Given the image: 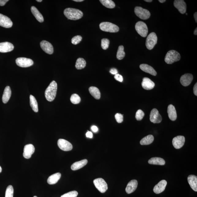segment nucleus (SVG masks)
<instances>
[{
	"mask_svg": "<svg viewBox=\"0 0 197 197\" xmlns=\"http://www.w3.org/2000/svg\"><path fill=\"white\" fill-rule=\"evenodd\" d=\"M64 14L68 20H77L81 18L83 13L79 9L72 8H66L64 11Z\"/></svg>",
	"mask_w": 197,
	"mask_h": 197,
	"instance_id": "f257e3e1",
	"label": "nucleus"
},
{
	"mask_svg": "<svg viewBox=\"0 0 197 197\" xmlns=\"http://www.w3.org/2000/svg\"><path fill=\"white\" fill-rule=\"evenodd\" d=\"M57 89L56 82L53 81L50 84L45 91V97L47 101L52 102L56 97Z\"/></svg>",
	"mask_w": 197,
	"mask_h": 197,
	"instance_id": "f03ea898",
	"label": "nucleus"
},
{
	"mask_svg": "<svg viewBox=\"0 0 197 197\" xmlns=\"http://www.w3.org/2000/svg\"><path fill=\"white\" fill-rule=\"evenodd\" d=\"M181 55L177 51L171 50L168 51L165 55V62L168 64H172L180 60Z\"/></svg>",
	"mask_w": 197,
	"mask_h": 197,
	"instance_id": "7ed1b4c3",
	"label": "nucleus"
},
{
	"mask_svg": "<svg viewBox=\"0 0 197 197\" xmlns=\"http://www.w3.org/2000/svg\"><path fill=\"white\" fill-rule=\"evenodd\" d=\"M101 30L103 31L110 32H116L119 31L118 26L112 23L103 22L99 25Z\"/></svg>",
	"mask_w": 197,
	"mask_h": 197,
	"instance_id": "20e7f679",
	"label": "nucleus"
},
{
	"mask_svg": "<svg viewBox=\"0 0 197 197\" xmlns=\"http://www.w3.org/2000/svg\"><path fill=\"white\" fill-rule=\"evenodd\" d=\"M135 28L137 32L142 37H146L148 30L147 25L144 22L139 21L135 24Z\"/></svg>",
	"mask_w": 197,
	"mask_h": 197,
	"instance_id": "39448f33",
	"label": "nucleus"
},
{
	"mask_svg": "<svg viewBox=\"0 0 197 197\" xmlns=\"http://www.w3.org/2000/svg\"><path fill=\"white\" fill-rule=\"evenodd\" d=\"M134 12L136 15L142 20H147L150 16V11L141 7H136L134 9Z\"/></svg>",
	"mask_w": 197,
	"mask_h": 197,
	"instance_id": "423d86ee",
	"label": "nucleus"
},
{
	"mask_svg": "<svg viewBox=\"0 0 197 197\" xmlns=\"http://www.w3.org/2000/svg\"><path fill=\"white\" fill-rule=\"evenodd\" d=\"M157 37L155 32H151L147 37L146 46L147 49L152 50L157 43Z\"/></svg>",
	"mask_w": 197,
	"mask_h": 197,
	"instance_id": "0eeeda50",
	"label": "nucleus"
},
{
	"mask_svg": "<svg viewBox=\"0 0 197 197\" xmlns=\"http://www.w3.org/2000/svg\"><path fill=\"white\" fill-rule=\"evenodd\" d=\"M93 184L96 188L101 193L106 192L108 189V185L106 182L102 178H97L94 180Z\"/></svg>",
	"mask_w": 197,
	"mask_h": 197,
	"instance_id": "6e6552de",
	"label": "nucleus"
},
{
	"mask_svg": "<svg viewBox=\"0 0 197 197\" xmlns=\"http://www.w3.org/2000/svg\"><path fill=\"white\" fill-rule=\"evenodd\" d=\"M16 63L18 66L22 68L28 67L34 64L33 61L32 59L25 57L17 58L16 60Z\"/></svg>",
	"mask_w": 197,
	"mask_h": 197,
	"instance_id": "1a4fd4ad",
	"label": "nucleus"
},
{
	"mask_svg": "<svg viewBox=\"0 0 197 197\" xmlns=\"http://www.w3.org/2000/svg\"><path fill=\"white\" fill-rule=\"evenodd\" d=\"M57 144L59 148L63 151H70L73 149L71 143L64 139H59L57 142Z\"/></svg>",
	"mask_w": 197,
	"mask_h": 197,
	"instance_id": "9d476101",
	"label": "nucleus"
},
{
	"mask_svg": "<svg viewBox=\"0 0 197 197\" xmlns=\"http://www.w3.org/2000/svg\"><path fill=\"white\" fill-rule=\"evenodd\" d=\"M150 121L154 123H160L161 122L162 118L161 115L159 113L157 109L154 108L151 111L150 115Z\"/></svg>",
	"mask_w": 197,
	"mask_h": 197,
	"instance_id": "9b49d317",
	"label": "nucleus"
},
{
	"mask_svg": "<svg viewBox=\"0 0 197 197\" xmlns=\"http://www.w3.org/2000/svg\"><path fill=\"white\" fill-rule=\"evenodd\" d=\"M13 26V22L8 17L0 14V26L9 28Z\"/></svg>",
	"mask_w": 197,
	"mask_h": 197,
	"instance_id": "f8f14e48",
	"label": "nucleus"
},
{
	"mask_svg": "<svg viewBox=\"0 0 197 197\" xmlns=\"http://www.w3.org/2000/svg\"><path fill=\"white\" fill-rule=\"evenodd\" d=\"M185 142V137L183 136H177L174 138L172 140L173 146L176 149H179L184 145Z\"/></svg>",
	"mask_w": 197,
	"mask_h": 197,
	"instance_id": "ddd939ff",
	"label": "nucleus"
},
{
	"mask_svg": "<svg viewBox=\"0 0 197 197\" xmlns=\"http://www.w3.org/2000/svg\"><path fill=\"white\" fill-rule=\"evenodd\" d=\"M174 5L181 14H184L186 12L187 5L184 1L175 0L174 2Z\"/></svg>",
	"mask_w": 197,
	"mask_h": 197,
	"instance_id": "4468645a",
	"label": "nucleus"
},
{
	"mask_svg": "<svg viewBox=\"0 0 197 197\" xmlns=\"http://www.w3.org/2000/svg\"><path fill=\"white\" fill-rule=\"evenodd\" d=\"M40 46L41 49L47 54L49 55L53 54L54 51L53 47L51 44L49 42L44 40L40 43Z\"/></svg>",
	"mask_w": 197,
	"mask_h": 197,
	"instance_id": "2eb2a0df",
	"label": "nucleus"
},
{
	"mask_svg": "<svg viewBox=\"0 0 197 197\" xmlns=\"http://www.w3.org/2000/svg\"><path fill=\"white\" fill-rule=\"evenodd\" d=\"M35 151V148L31 144L26 145L25 146L24 150L23 156L26 159L31 157L32 155Z\"/></svg>",
	"mask_w": 197,
	"mask_h": 197,
	"instance_id": "dca6fc26",
	"label": "nucleus"
},
{
	"mask_svg": "<svg viewBox=\"0 0 197 197\" xmlns=\"http://www.w3.org/2000/svg\"><path fill=\"white\" fill-rule=\"evenodd\" d=\"M193 80L192 74H184L180 78V81L182 85L186 87L190 85Z\"/></svg>",
	"mask_w": 197,
	"mask_h": 197,
	"instance_id": "f3484780",
	"label": "nucleus"
},
{
	"mask_svg": "<svg viewBox=\"0 0 197 197\" xmlns=\"http://www.w3.org/2000/svg\"><path fill=\"white\" fill-rule=\"evenodd\" d=\"M14 49L13 44L6 42L0 43V52L7 53L10 52Z\"/></svg>",
	"mask_w": 197,
	"mask_h": 197,
	"instance_id": "a211bd4d",
	"label": "nucleus"
},
{
	"mask_svg": "<svg viewBox=\"0 0 197 197\" xmlns=\"http://www.w3.org/2000/svg\"><path fill=\"white\" fill-rule=\"evenodd\" d=\"M167 183V181L165 180H162L160 181L154 186L153 189L154 192L156 194H159L163 192L165 190Z\"/></svg>",
	"mask_w": 197,
	"mask_h": 197,
	"instance_id": "6ab92c4d",
	"label": "nucleus"
},
{
	"mask_svg": "<svg viewBox=\"0 0 197 197\" xmlns=\"http://www.w3.org/2000/svg\"><path fill=\"white\" fill-rule=\"evenodd\" d=\"M142 86L143 89L149 90L153 89L155 83L149 78H144L143 79Z\"/></svg>",
	"mask_w": 197,
	"mask_h": 197,
	"instance_id": "aec40b11",
	"label": "nucleus"
},
{
	"mask_svg": "<svg viewBox=\"0 0 197 197\" xmlns=\"http://www.w3.org/2000/svg\"><path fill=\"white\" fill-rule=\"evenodd\" d=\"M138 186L137 181L133 180L129 182L126 187V191L128 194H131L136 189Z\"/></svg>",
	"mask_w": 197,
	"mask_h": 197,
	"instance_id": "412c9836",
	"label": "nucleus"
},
{
	"mask_svg": "<svg viewBox=\"0 0 197 197\" xmlns=\"http://www.w3.org/2000/svg\"><path fill=\"white\" fill-rule=\"evenodd\" d=\"M168 113L170 119L172 121H175L176 119L177 115L175 107L173 105L170 104L168 106Z\"/></svg>",
	"mask_w": 197,
	"mask_h": 197,
	"instance_id": "4be33fe9",
	"label": "nucleus"
},
{
	"mask_svg": "<svg viewBox=\"0 0 197 197\" xmlns=\"http://www.w3.org/2000/svg\"><path fill=\"white\" fill-rule=\"evenodd\" d=\"M139 67L142 71L147 73L150 74L151 75L154 76H156L157 75V72L156 70H154L152 67L149 66L148 64H141L139 66Z\"/></svg>",
	"mask_w": 197,
	"mask_h": 197,
	"instance_id": "5701e85b",
	"label": "nucleus"
},
{
	"mask_svg": "<svg viewBox=\"0 0 197 197\" xmlns=\"http://www.w3.org/2000/svg\"><path fill=\"white\" fill-rule=\"evenodd\" d=\"M188 181L193 190L197 191V177L194 175H190L188 177Z\"/></svg>",
	"mask_w": 197,
	"mask_h": 197,
	"instance_id": "b1692460",
	"label": "nucleus"
},
{
	"mask_svg": "<svg viewBox=\"0 0 197 197\" xmlns=\"http://www.w3.org/2000/svg\"><path fill=\"white\" fill-rule=\"evenodd\" d=\"M87 163L88 160L86 159L82 160L80 161L74 162L71 166V169L73 171H76V170L79 169L86 165Z\"/></svg>",
	"mask_w": 197,
	"mask_h": 197,
	"instance_id": "393cba45",
	"label": "nucleus"
},
{
	"mask_svg": "<svg viewBox=\"0 0 197 197\" xmlns=\"http://www.w3.org/2000/svg\"><path fill=\"white\" fill-rule=\"evenodd\" d=\"M11 95V91L10 87L8 86L6 87L4 91L2 98V100L4 103L6 104L8 102L10 98Z\"/></svg>",
	"mask_w": 197,
	"mask_h": 197,
	"instance_id": "a878e982",
	"label": "nucleus"
},
{
	"mask_svg": "<svg viewBox=\"0 0 197 197\" xmlns=\"http://www.w3.org/2000/svg\"><path fill=\"white\" fill-rule=\"evenodd\" d=\"M61 177V174L57 173L53 174L49 176L47 179V182L49 184L52 185L56 184L60 179Z\"/></svg>",
	"mask_w": 197,
	"mask_h": 197,
	"instance_id": "bb28decb",
	"label": "nucleus"
},
{
	"mask_svg": "<svg viewBox=\"0 0 197 197\" xmlns=\"http://www.w3.org/2000/svg\"><path fill=\"white\" fill-rule=\"evenodd\" d=\"M31 10L32 14L35 17L37 20L40 22H43L44 19L43 16L38 10V9L35 7L32 6Z\"/></svg>",
	"mask_w": 197,
	"mask_h": 197,
	"instance_id": "cd10ccee",
	"label": "nucleus"
},
{
	"mask_svg": "<svg viewBox=\"0 0 197 197\" xmlns=\"http://www.w3.org/2000/svg\"><path fill=\"white\" fill-rule=\"evenodd\" d=\"M148 163L153 165H164L165 164V161L160 157H153L148 161Z\"/></svg>",
	"mask_w": 197,
	"mask_h": 197,
	"instance_id": "c85d7f7f",
	"label": "nucleus"
},
{
	"mask_svg": "<svg viewBox=\"0 0 197 197\" xmlns=\"http://www.w3.org/2000/svg\"><path fill=\"white\" fill-rule=\"evenodd\" d=\"M89 91L90 93L96 99L100 98V93L98 89L95 87H91L89 88Z\"/></svg>",
	"mask_w": 197,
	"mask_h": 197,
	"instance_id": "c756f323",
	"label": "nucleus"
},
{
	"mask_svg": "<svg viewBox=\"0 0 197 197\" xmlns=\"http://www.w3.org/2000/svg\"><path fill=\"white\" fill-rule=\"evenodd\" d=\"M154 140L153 136L152 135H149L141 139L140 143L141 145H149L151 144Z\"/></svg>",
	"mask_w": 197,
	"mask_h": 197,
	"instance_id": "7c9ffc66",
	"label": "nucleus"
},
{
	"mask_svg": "<svg viewBox=\"0 0 197 197\" xmlns=\"http://www.w3.org/2000/svg\"><path fill=\"white\" fill-rule=\"evenodd\" d=\"M30 105L32 107V110L34 112H37L39 111L38 105L37 100L33 96L30 95Z\"/></svg>",
	"mask_w": 197,
	"mask_h": 197,
	"instance_id": "2f4dec72",
	"label": "nucleus"
},
{
	"mask_svg": "<svg viewBox=\"0 0 197 197\" xmlns=\"http://www.w3.org/2000/svg\"><path fill=\"white\" fill-rule=\"evenodd\" d=\"M86 65V62L83 58H79L76 61L75 67L78 70H81L85 68Z\"/></svg>",
	"mask_w": 197,
	"mask_h": 197,
	"instance_id": "473e14b6",
	"label": "nucleus"
},
{
	"mask_svg": "<svg viewBox=\"0 0 197 197\" xmlns=\"http://www.w3.org/2000/svg\"><path fill=\"white\" fill-rule=\"evenodd\" d=\"M100 2L107 8L113 9L116 6L115 4L112 0H100Z\"/></svg>",
	"mask_w": 197,
	"mask_h": 197,
	"instance_id": "72a5a7b5",
	"label": "nucleus"
},
{
	"mask_svg": "<svg viewBox=\"0 0 197 197\" xmlns=\"http://www.w3.org/2000/svg\"><path fill=\"white\" fill-rule=\"evenodd\" d=\"M124 47L123 45L119 46L118 47L116 57L119 60H121L125 57V53L124 51Z\"/></svg>",
	"mask_w": 197,
	"mask_h": 197,
	"instance_id": "f704fd0d",
	"label": "nucleus"
},
{
	"mask_svg": "<svg viewBox=\"0 0 197 197\" xmlns=\"http://www.w3.org/2000/svg\"><path fill=\"white\" fill-rule=\"evenodd\" d=\"M70 101L74 104H78L80 102L81 99L80 97L77 94H74L72 95L70 98Z\"/></svg>",
	"mask_w": 197,
	"mask_h": 197,
	"instance_id": "c9c22d12",
	"label": "nucleus"
},
{
	"mask_svg": "<svg viewBox=\"0 0 197 197\" xmlns=\"http://www.w3.org/2000/svg\"><path fill=\"white\" fill-rule=\"evenodd\" d=\"M14 189L12 185H9L7 187L5 193V197H13Z\"/></svg>",
	"mask_w": 197,
	"mask_h": 197,
	"instance_id": "e433bc0d",
	"label": "nucleus"
},
{
	"mask_svg": "<svg viewBox=\"0 0 197 197\" xmlns=\"http://www.w3.org/2000/svg\"><path fill=\"white\" fill-rule=\"evenodd\" d=\"M110 44V41L108 39H103L101 40V47L104 50L108 48Z\"/></svg>",
	"mask_w": 197,
	"mask_h": 197,
	"instance_id": "4c0bfd02",
	"label": "nucleus"
},
{
	"mask_svg": "<svg viewBox=\"0 0 197 197\" xmlns=\"http://www.w3.org/2000/svg\"><path fill=\"white\" fill-rule=\"evenodd\" d=\"M144 116V112L141 110H139L136 113L135 118L137 120H141L142 119Z\"/></svg>",
	"mask_w": 197,
	"mask_h": 197,
	"instance_id": "58836bf2",
	"label": "nucleus"
},
{
	"mask_svg": "<svg viewBox=\"0 0 197 197\" xmlns=\"http://www.w3.org/2000/svg\"><path fill=\"white\" fill-rule=\"evenodd\" d=\"M82 39V37L80 36H74L72 38L71 40V42L74 45H77L81 41Z\"/></svg>",
	"mask_w": 197,
	"mask_h": 197,
	"instance_id": "ea45409f",
	"label": "nucleus"
},
{
	"mask_svg": "<svg viewBox=\"0 0 197 197\" xmlns=\"http://www.w3.org/2000/svg\"><path fill=\"white\" fill-rule=\"evenodd\" d=\"M78 194V193L77 191H74L67 193L63 195L61 197H76Z\"/></svg>",
	"mask_w": 197,
	"mask_h": 197,
	"instance_id": "a19ab883",
	"label": "nucleus"
},
{
	"mask_svg": "<svg viewBox=\"0 0 197 197\" xmlns=\"http://www.w3.org/2000/svg\"><path fill=\"white\" fill-rule=\"evenodd\" d=\"M115 118L116 121L118 123H121L123 121V115L117 113L115 115Z\"/></svg>",
	"mask_w": 197,
	"mask_h": 197,
	"instance_id": "79ce46f5",
	"label": "nucleus"
},
{
	"mask_svg": "<svg viewBox=\"0 0 197 197\" xmlns=\"http://www.w3.org/2000/svg\"><path fill=\"white\" fill-rule=\"evenodd\" d=\"M114 78L117 81L122 82L123 81V78L122 76L120 74H117L114 76Z\"/></svg>",
	"mask_w": 197,
	"mask_h": 197,
	"instance_id": "37998d69",
	"label": "nucleus"
},
{
	"mask_svg": "<svg viewBox=\"0 0 197 197\" xmlns=\"http://www.w3.org/2000/svg\"><path fill=\"white\" fill-rule=\"evenodd\" d=\"M110 72L111 74H115V75H116V74H117L118 73L117 70H116V69L114 68L111 69L110 70Z\"/></svg>",
	"mask_w": 197,
	"mask_h": 197,
	"instance_id": "c03bdc74",
	"label": "nucleus"
},
{
	"mask_svg": "<svg viewBox=\"0 0 197 197\" xmlns=\"http://www.w3.org/2000/svg\"><path fill=\"white\" fill-rule=\"evenodd\" d=\"M91 129L92 131L93 132L96 133L98 131V128L95 126H92L91 127Z\"/></svg>",
	"mask_w": 197,
	"mask_h": 197,
	"instance_id": "a18cd8bd",
	"label": "nucleus"
},
{
	"mask_svg": "<svg viewBox=\"0 0 197 197\" xmlns=\"http://www.w3.org/2000/svg\"><path fill=\"white\" fill-rule=\"evenodd\" d=\"M86 136L87 138H92L93 137V134L90 131H88L86 134Z\"/></svg>",
	"mask_w": 197,
	"mask_h": 197,
	"instance_id": "49530a36",
	"label": "nucleus"
},
{
	"mask_svg": "<svg viewBox=\"0 0 197 197\" xmlns=\"http://www.w3.org/2000/svg\"><path fill=\"white\" fill-rule=\"evenodd\" d=\"M8 1V0H0V6H3Z\"/></svg>",
	"mask_w": 197,
	"mask_h": 197,
	"instance_id": "de8ad7c7",
	"label": "nucleus"
},
{
	"mask_svg": "<svg viewBox=\"0 0 197 197\" xmlns=\"http://www.w3.org/2000/svg\"><path fill=\"white\" fill-rule=\"evenodd\" d=\"M194 94L197 96V83L195 84L194 87Z\"/></svg>",
	"mask_w": 197,
	"mask_h": 197,
	"instance_id": "09e8293b",
	"label": "nucleus"
},
{
	"mask_svg": "<svg viewBox=\"0 0 197 197\" xmlns=\"http://www.w3.org/2000/svg\"><path fill=\"white\" fill-rule=\"evenodd\" d=\"M197 12H196L194 14V17L195 19V21L196 23L197 22Z\"/></svg>",
	"mask_w": 197,
	"mask_h": 197,
	"instance_id": "8fccbe9b",
	"label": "nucleus"
},
{
	"mask_svg": "<svg viewBox=\"0 0 197 197\" xmlns=\"http://www.w3.org/2000/svg\"><path fill=\"white\" fill-rule=\"evenodd\" d=\"M158 1L160 3H163L165 2H166V1L165 0H159Z\"/></svg>",
	"mask_w": 197,
	"mask_h": 197,
	"instance_id": "3c124183",
	"label": "nucleus"
},
{
	"mask_svg": "<svg viewBox=\"0 0 197 197\" xmlns=\"http://www.w3.org/2000/svg\"><path fill=\"white\" fill-rule=\"evenodd\" d=\"M194 34L195 35H197V28H196V29H195L194 32Z\"/></svg>",
	"mask_w": 197,
	"mask_h": 197,
	"instance_id": "603ef678",
	"label": "nucleus"
},
{
	"mask_svg": "<svg viewBox=\"0 0 197 197\" xmlns=\"http://www.w3.org/2000/svg\"><path fill=\"white\" fill-rule=\"evenodd\" d=\"M73 1L76 2H82L84 1L83 0H74Z\"/></svg>",
	"mask_w": 197,
	"mask_h": 197,
	"instance_id": "864d4df0",
	"label": "nucleus"
},
{
	"mask_svg": "<svg viewBox=\"0 0 197 197\" xmlns=\"http://www.w3.org/2000/svg\"><path fill=\"white\" fill-rule=\"evenodd\" d=\"M145 1L148 2H151L152 1V0H145Z\"/></svg>",
	"mask_w": 197,
	"mask_h": 197,
	"instance_id": "5fc2aeb1",
	"label": "nucleus"
},
{
	"mask_svg": "<svg viewBox=\"0 0 197 197\" xmlns=\"http://www.w3.org/2000/svg\"><path fill=\"white\" fill-rule=\"evenodd\" d=\"M2 171V168L1 166H0V173H1Z\"/></svg>",
	"mask_w": 197,
	"mask_h": 197,
	"instance_id": "6e6d98bb",
	"label": "nucleus"
},
{
	"mask_svg": "<svg viewBox=\"0 0 197 197\" xmlns=\"http://www.w3.org/2000/svg\"><path fill=\"white\" fill-rule=\"evenodd\" d=\"M37 1L39 2H42V0H37Z\"/></svg>",
	"mask_w": 197,
	"mask_h": 197,
	"instance_id": "4d7b16f0",
	"label": "nucleus"
},
{
	"mask_svg": "<svg viewBox=\"0 0 197 197\" xmlns=\"http://www.w3.org/2000/svg\"><path fill=\"white\" fill-rule=\"evenodd\" d=\"M33 197H37V196H34Z\"/></svg>",
	"mask_w": 197,
	"mask_h": 197,
	"instance_id": "13d9d810",
	"label": "nucleus"
}]
</instances>
